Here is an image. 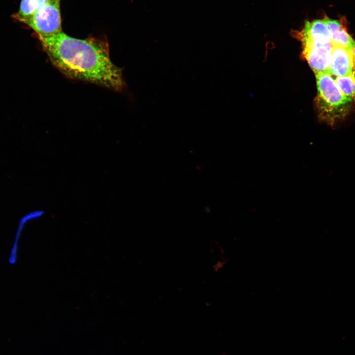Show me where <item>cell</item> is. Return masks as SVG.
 Returning a JSON list of instances; mask_svg holds the SVG:
<instances>
[{"label":"cell","mask_w":355,"mask_h":355,"mask_svg":"<svg viewBox=\"0 0 355 355\" xmlns=\"http://www.w3.org/2000/svg\"><path fill=\"white\" fill-rule=\"evenodd\" d=\"M39 39L52 64L66 76L117 91L126 87L122 69L111 61L106 42L63 32Z\"/></svg>","instance_id":"6da1fadb"},{"label":"cell","mask_w":355,"mask_h":355,"mask_svg":"<svg viewBox=\"0 0 355 355\" xmlns=\"http://www.w3.org/2000/svg\"><path fill=\"white\" fill-rule=\"evenodd\" d=\"M316 77L318 89L316 105L320 118L333 126L349 113L353 99L341 92L329 73L320 72L316 74Z\"/></svg>","instance_id":"7a4b0ae2"},{"label":"cell","mask_w":355,"mask_h":355,"mask_svg":"<svg viewBox=\"0 0 355 355\" xmlns=\"http://www.w3.org/2000/svg\"><path fill=\"white\" fill-rule=\"evenodd\" d=\"M60 1L48 0L32 15L21 22L33 29L39 39L62 32Z\"/></svg>","instance_id":"3957f363"},{"label":"cell","mask_w":355,"mask_h":355,"mask_svg":"<svg viewBox=\"0 0 355 355\" xmlns=\"http://www.w3.org/2000/svg\"><path fill=\"white\" fill-rule=\"evenodd\" d=\"M301 41L303 55L315 74L320 72L329 73L333 48L332 43L306 40Z\"/></svg>","instance_id":"277c9868"},{"label":"cell","mask_w":355,"mask_h":355,"mask_svg":"<svg viewBox=\"0 0 355 355\" xmlns=\"http://www.w3.org/2000/svg\"><path fill=\"white\" fill-rule=\"evenodd\" d=\"M332 45L333 48L329 73L337 76L349 75L354 70L352 50L340 45Z\"/></svg>","instance_id":"5b68a950"},{"label":"cell","mask_w":355,"mask_h":355,"mask_svg":"<svg viewBox=\"0 0 355 355\" xmlns=\"http://www.w3.org/2000/svg\"><path fill=\"white\" fill-rule=\"evenodd\" d=\"M299 34L301 40L321 43L330 42L331 40L329 29L323 20L306 21L304 29Z\"/></svg>","instance_id":"8992f818"},{"label":"cell","mask_w":355,"mask_h":355,"mask_svg":"<svg viewBox=\"0 0 355 355\" xmlns=\"http://www.w3.org/2000/svg\"><path fill=\"white\" fill-rule=\"evenodd\" d=\"M323 21L327 26L331 36V42L333 45L343 46L352 50L355 46V41L348 34L342 24L338 20L325 18Z\"/></svg>","instance_id":"52a82bcc"},{"label":"cell","mask_w":355,"mask_h":355,"mask_svg":"<svg viewBox=\"0 0 355 355\" xmlns=\"http://www.w3.org/2000/svg\"><path fill=\"white\" fill-rule=\"evenodd\" d=\"M48 0H21L19 10L14 16L21 21L32 15L44 4Z\"/></svg>","instance_id":"ba28073f"},{"label":"cell","mask_w":355,"mask_h":355,"mask_svg":"<svg viewBox=\"0 0 355 355\" xmlns=\"http://www.w3.org/2000/svg\"><path fill=\"white\" fill-rule=\"evenodd\" d=\"M335 83L341 92L347 97L353 99L355 97V70L347 76H337Z\"/></svg>","instance_id":"9c48e42d"},{"label":"cell","mask_w":355,"mask_h":355,"mask_svg":"<svg viewBox=\"0 0 355 355\" xmlns=\"http://www.w3.org/2000/svg\"><path fill=\"white\" fill-rule=\"evenodd\" d=\"M354 68L355 70V46L352 50Z\"/></svg>","instance_id":"30bf717a"}]
</instances>
